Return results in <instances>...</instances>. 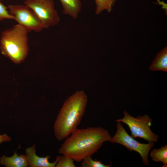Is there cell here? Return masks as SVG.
I'll use <instances>...</instances> for the list:
<instances>
[{"label":"cell","mask_w":167,"mask_h":167,"mask_svg":"<svg viewBox=\"0 0 167 167\" xmlns=\"http://www.w3.org/2000/svg\"><path fill=\"white\" fill-rule=\"evenodd\" d=\"M0 0V21L5 19H13L14 17L7 10L8 7L3 4Z\"/></svg>","instance_id":"16"},{"label":"cell","mask_w":167,"mask_h":167,"mask_svg":"<svg viewBox=\"0 0 167 167\" xmlns=\"http://www.w3.org/2000/svg\"><path fill=\"white\" fill-rule=\"evenodd\" d=\"M0 164L6 167H27L28 166L26 155H18L16 152L11 157L3 155L0 157Z\"/></svg>","instance_id":"9"},{"label":"cell","mask_w":167,"mask_h":167,"mask_svg":"<svg viewBox=\"0 0 167 167\" xmlns=\"http://www.w3.org/2000/svg\"><path fill=\"white\" fill-rule=\"evenodd\" d=\"M117 131L114 135L111 137L110 142L121 144L131 151H134L140 155L143 163L145 166L149 165L148 154L154 146V143H141L127 132L120 122H117Z\"/></svg>","instance_id":"5"},{"label":"cell","mask_w":167,"mask_h":167,"mask_svg":"<svg viewBox=\"0 0 167 167\" xmlns=\"http://www.w3.org/2000/svg\"><path fill=\"white\" fill-rule=\"evenodd\" d=\"M150 70L167 71V47L162 49L156 55L149 67Z\"/></svg>","instance_id":"11"},{"label":"cell","mask_w":167,"mask_h":167,"mask_svg":"<svg viewBox=\"0 0 167 167\" xmlns=\"http://www.w3.org/2000/svg\"><path fill=\"white\" fill-rule=\"evenodd\" d=\"M124 117L116 120L126 124L131 132V136L134 138H142L149 142H157L158 136L151 131L150 127L152 119L147 115L140 116L136 118L130 115L126 111L123 112Z\"/></svg>","instance_id":"4"},{"label":"cell","mask_w":167,"mask_h":167,"mask_svg":"<svg viewBox=\"0 0 167 167\" xmlns=\"http://www.w3.org/2000/svg\"><path fill=\"white\" fill-rule=\"evenodd\" d=\"M25 153L28 165L31 167H55L58 160L57 156L54 162H50L49 160L50 157L49 156L45 157L37 156L36 153L35 145L27 148Z\"/></svg>","instance_id":"8"},{"label":"cell","mask_w":167,"mask_h":167,"mask_svg":"<svg viewBox=\"0 0 167 167\" xmlns=\"http://www.w3.org/2000/svg\"><path fill=\"white\" fill-rule=\"evenodd\" d=\"M62 7L63 13L76 19L82 9L80 0H59Z\"/></svg>","instance_id":"10"},{"label":"cell","mask_w":167,"mask_h":167,"mask_svg":"<svg viewBox=\"0 0 167 167\" xmlns=\"http://www.w3.org/2000/svg\"><path fill=\"white\" fill-rule=\"evenodd\" d=\"M88 101L83 91H78L64 102L54 126L55 135L58 141L69 136L76 129L84 114Z\"/></svg>","instance_id":"2"},{"label":"cell","mask_w":167,"mask_h":167,"mask_svg":"<svg viewBox=\"0 0 167 167\" xmlns=\"http://www.w3.org/2000/svg\"><path fill=\"white\" fill-rule=\"evenodd\" d=\"M11 140V137L8 136L6 134L0 135V143L3 142H9Z\"/></svg>","instance_id":"17"},{"label":"cell","mask_w":167,"mask_h":167,"mask_svg":"<svg viewBox=\"0 0 167 167\" xmlns=\"http://www.w3.org/2000/svg\"><path fill=\"white\" fill-rule=\"evenodd\" d=\"M58 160L56 167H75L74 160L71 158L65 155L58 156Z\"/></svg>","instance_id":"15"},{"label":"cell","mask_w":167,"mask_h":167,"mask_svg":"<svg viewBox=\"0 0 167 167\" xmlns=\"http://www.w3.org/2000/svg\"><path fill=\"white\" fill-rule=\"evenodd\" d=\"M28 32L19 24L3 31L0 39L1 54L15 64L23 62L28 51Z\"/></svg>","instance_id":"3"},{"label":"cell","mask_w":167,"mask_h":167,"mask_svg":"<svg viewBox=\"0 0 167 167\" xmlns=\"http://www.w3.org/2000/svg\"><path fill=\"white\" fill-rule=\"evenodd\" d=\"M81 166L82 167H110L111 165H105L101 161L93 160L91 156H88L82 161Z\"/></svg>","instance_id":"14"},{"label":"cell","mask_w":167,"mask_h":167,"mask_svg":"<svg viewBox=\"0 0 167 167\" xmlns=\"http://www.w3.org/2000/svg\"><path fill=\"white\" fill-rule=\"evenodd\" d=\"M111 138L108 130L100 127L77 129L66 138L58 152L80 162L96 153Z\"/></svg>","instance_id":"1"},{"label":"cell","mask_w":167,"mask_h":167,"mask_svg":"<svg viewBox=\"0 0 167 167\" xmlns=\"http://www.w3.org/2000/svg\"><path fill=\"white\" fill-rule=\"evenodd\" d=\"M7 7L14 19L29 32L32 30L40 32L43 29L34 12L25 5H9Z\"/></svg>","instance_id":"7"},{"label":"cell","mask_w":167,"mask_h":167,"mask_svg":"<svg viewBox=\"0 0 167 167\" xmlns=\"http://www.w3.org/2000/svg\"><path fill=\"white\" fill-rule=\"evenodd\" d=\"M24 3L34 12L43 28L58 24L60 18L53 0H25Z\"/></svg>","instance_id":"6"},{"label":"cell","mask_w":167,"mask_h":167,"mask_svg":"<svg viewBox=\"0 0 167 167\" xmlns=\"http://www.w3.org/2000/svg\"><path fill=\"white\" fill-rule=\"evenodd\" d=\"M152 160L156 162H161L162 167L167 166V145H165L158 149H154L150 153Z\"/></svg>","instance_id":"12"},{"label":"cell","mask_w":167,"mask_h":167,"mask_svg":"<svg viewBox=\"0 0 167 167\" xmlns=\"http://www.w3.org/2000/svg\"><path fill=\"white\" fill-rule=\"evenodd\" d=\"M116 0H95L96 5V14L98 15L103 11L110 12L112 10Z\"/></svg>","instance_id":"13"}]
</instances>
